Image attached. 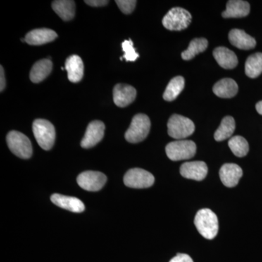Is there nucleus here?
I'll return each instance as SVG.
<instances>
[{
	"mask_svg": "<svg viewBox=\"0 0 262 262\" xmlns=\"http://www.w3.org/2000/svg\"><path fill=\"white\" fill-rule=\"evenodd\" d=\"M194 225L198 232L205 238L213 239L218 234V218L211 210L208 208L200 210L196 213Z\"/></svg>",
	"mask_w": 262,
	"mask_h": 262,
	"instance_id": "f257e3e1",
	"label": "nucleus"
},
{
	"mask_svg": "<svg viewBox=\"0 0 262 262\" xmlns=\"http://www.w3.org/2000/svg\"><path fill=\"white\" fill-rule=\"evenodd\" d=\"M33 133L38 144L44 150H51L56 140V130L51 122L37 119L33 122Z\"/></svg>",
	"mask_w": 262,
	"mask_h": 262,
	"instance_id": "f03ea898",
	"label": "nucleus"
},
{
	"mask_svg": "<svg viewBox=\"0 0 262 262\" xmlns=\"http://www.w3.org/2000/svg\"><path fill=\"white\" fill-rule=\"evenodd\" d=\"M150 127L149 117L144 114H138L133 118L130 127L125 133V139L132 144L141 142L149 135Z\"/></svg>",
	"mask_w": 262,
	"mask_h": 262,
	"instance_id": "7ed1b4c3",
	"label": "nucleus"
},
{
	"mask_svg": "<svg viewBox=\"0 0 262 262\" xmlns=\"http://www.w3.org/2000/svg\"><path fill=\"white\" fill-rule=\"evenodd\" d=\"M7 143L10 151L18 158L29 159L32 157V143L29 138L21 133L10 131L7 136Z\"/></svg>",
	"mask_w": 262,
	"mask_h": 262,
	"instance_id": "20e7f679",
	"label": "nucleus"
},
{
	"mask_svg": "<svg viewBox=\"0 0 262 262\" xmlns=\"http://www.w3.org/2000/svg\"><path fill=\"white\" fill-rule=\"evenodd\" d=\"M194 124L187 117L179 115H173L168 122V135L173 139L182 140L189 137L194 133Z\"/></svg>",
	"mask_w": 262,
	"mask_h": 262,
	"instance_id": "39448f33",
	"label": "nucleus"
},
{
	"mask_svg": "<svg viewBox=\"0 0 262 262\" xmlns=\"http://www.w3.org/2000/svg\"><path fill=\"white\" fill-rule=\"evenodd\" d=\"M196 151V144L189 140L173 141L165 147L167 156L173 161L191 159L195 155Z\"/></svg>",
	"mask_w": 262,
	"mask_h": 262,
	"instance_id": "423d86ee",
	"label": "nucleus"
},
{
	"mask_svg": "<svg viewBox=\"0 0 262 262\" xmlns=\"http://www.w3.org/2000/svg\"><path fill=\"white\" fill-rule=\"evenodd\" d=\"M192 21V15L184 8L170 9L163 19V25L170 31H182L187 29Z\"/></svg>",
	"mask_w": 262,
	"mask_h": 262,
	"instance_id": "0eeeda50",
	"label": "nucleus"
},
{
	"mask_svg": "<svg viewBox=\"0 0 262 262\" xmlns=\"http://www.w3.org/2000/svg\"><path fill=\"white\" fill-rule=\"evenodd\" d=\"M124 183L128 187L144 189L151 187L154 184L155 177L144 169L133 168L125 173Z\"/></svg>",
	"mask_w": 262,
	"mask_h": 262,
	"instance_id": "6e6552de",
	"label": "nucleus"
},
{
	"mask_svg": "<svg viewBox=\"0 0 262 262\" xmlns=\"http://www.w3.org/2000/svg\"><path fill=\"white\" fill-rule=\"evenodd\" d=\"M106 179L104 174L98 171L82 172L77 177V184L84 190L90 192H97L102 189L106 184Z\"/></svg>",
	"mask_w": 262,
	"mask_h": 262,
	"instance_id": "1a4fd4ad",
	"label": "nucleus"
},
{
	"mask_svg": "<svg viewBox=\"0 0 262 262\" xmlns=\"http://www.w3.org/2000/svg\"><path fill=\"white\" fill-rule=\"evenodd\" d=\"M105 125L103 122L95 120L89 124L82 141L81 146L84 149H89L98 144L104 135Z\"/></svg>",
	"mask_w": 262,
	"mask_h": 262,
	"instance_id": "9d476101",
	"label": "nucleus"
},
{
	"mask_svg": "<svg viewBox=\"0 0 262 262\" xmlns=\"http://www.w3.org/2000/svg\"><path fill=\"white\" fill-rule=\"evenodd\" d=\"M208 168L203 161L187 162L182 164L180 173L183 177L195 181H202L206 178Z\"/></svg>",
	"mask_w": 262,
	"mask_h": 262,
	"instance_id": "9b49d317",
	"label": "nucleus"
},
{
	"mask_svg": "<svg viewBox=\"0 0 262 262\" xmlns=\"http://www.w3.org/2000/svg\"><path fill=\"white\" fill-rule=\"evenodd\" d=\"M136 89L129 84H117L114 88V102L119 107H125L134 102L136 97Z\"/></svg>",
	"mask_w": 262,
	"mask_h": 262,
	"instance_id": "f8f14e48",
	"label": "nucleus"
},
{
	"mask_svg": "<svg viewBox=\"0 0 262 262\" xmlns=\"http://www.w3.org/2000/svg\"><path fill=\"white\" fill-rule=\"evenodd\" d=\"M243 170L239 165L234 163H227L222 165L220 170L221 181L227 187H234L237 185L243 177Z\"/></svg>",
	"mask_w": 262,
	"mask_h": 262,
	"instance_id": "ddd939ff",
	"label": "nucleus"
},
{
	"mask_svg": "<svg viewBox=\"0 0 262 262\" xmlns=\"http://www.w3.org/2000/svg\"><path fill=\"white\" fill-rule=\"evenodd\" d=\"M51 199L52 203H54L56 206L74 213H81L84 211L85 208L84 203L78 198L74 196L53 194Z\"/></svg>",
	"mask_w": 262,
	"mask_h": 262,
	"instance_id": "4468645a",
	"label": "nucleus"
},
{
	"mask_svg": "<svg viewBox=\"0 0 262 262\" xmlns=\"http://www.w3.org/2000/svg\"><path fill=\"white\" fill-rule=\"evenodd\" d=\"M58 37L56 32L49 29H37L31 31L26 36V42L31 46H42L53 42Z\"/></svg>",
	"mask_w": 262,
	"mask_h": 262,
	"instance_id": "2eb2a0df",
	"label": "nucleus"
},
{
	"mask_svg": "<svg viewBox=\"0 0 262 262\" xmlns=\"http://www.w3.org/2000/svg\"><path fill=\"white\" fill-rule=\"evenodd\" d=\"M229 39L232 46L241 50H251L256 47V42L254 38L241 29L231 30L229 34Z\"/></svg>",
	"mask_w": 262,
	"mask_h": 262,
	"instance_id": "dca6fc26",
	"label": "nucleus"
},
{
	"mask_svg": "<svg viewBox=\"0 0 262 262\" xmlns=\"http://www.w3.org/2000/svg\"><path fill=\"white\" fill-rule=\"evenodd\" d=\"M213 57L220 67L226 70H231L237 67L238 59L235 53L228 48L219 47L213 53Z\"/></svg>",
	"mask_w": 262,
	"mask_h": 262,
	"instance_id": "f3484780",
	"label": "nucleus"
},
{
	"mask_svg": "<svg viewBox=\"0 0 262 262\" xmlns=\"http://www.w3.org/2000/svg\"><path fill=\"white\" fill-rule=\"evenodd\" d=\"M65 67L71 82L75 83L82 80L84 75V64L80 57L77 55L69 57L66 61Z\"/></svg>",
	"mask_w": 262,
	"mask_h": 262,
	"instance_id": "a211bd4d",
	"label": "nucleus"
},
{
	"mask_svg": "<svg viewBox=\"0 0 262 262\" xmlns=\"http://www.w3.org/2000/svg\"><path fill=\"white\" fill-rule=\"evenodd\" d=\"M250 13V5L248 2L242 0H231L227 4V9L222 13L225 18H243Z\"/></svg>",
	"mask_w": 262,
	"mask_h": 262,
	"instance_id": "6ab92c4d",
	"label": "nucleus"
},
{
	"mask_svg": "<svg viewBox=\"0 0 262 262\" xmlns=\"http://www.w3.org/2000/svg\"><path fill=\"white\" fill-rule=\"evenodd\" d=\"M213 91L218 97L230 98L234 97L238 92V85L232 79H222L215 84Z\"/></svg>",
	"mask_w": 262,
	"mask_h": 262,
	"instance_id": "aec40b11",
	"label": "nucleus"
},
{
	"mask_svg": "<svg viewBox=\"0 0 262 262\" xmlns=\"http://www.w3.org/2000/svg\"><path fill=\"white\" fill-rule=\"evenodd\" d=\"M53 63L51 60L42 59L33 66L30 72V80L34 83H39L51 74Z\"/></svg>",
	"mask_w": 262,
	"mask_h": 262,
	"instance_id": "412c9836",
	"label": "nucleus"
},
{
	"mask_svg": "<svg viewBox=\"0 0 262 262\" xmlns=\"http://www.w3.org/2000/svg\"><path fill=\"white\" fill-rule=\"evenodd\" d=\"M52 8L63 20H70L75 17V3L70 0H57L52 3Z\"/></svg>",
	"mask_w": 262,
	"mask_h": 262,
	"instance_id": "4be33fe9",
	"label": "nucleus"
},
{
	"mask_svg": "<svg viewBox=\"0 0 262 262\" xmlns=\"http://www.w3.org/2000/svg\"><path fill=\"white\" fill-rule=\"evenodd\" d=\"M246 75L250 78H256L262 73V53H256L247 58L245 65Z\"/></svg>",
	"mask_w": 262,
	"mask_h": 262,
	"instance_id": "5701e85b",
	"label": "nucleus"
},
{
	"mask_svg": "<svg viewBox=\"0 0 262 262\" xmlns=\"http://www.w3.org/2000/svg\"><path fill=\"white\" fill-rule=\"evenodd\" d=\"M184 84H185V81L184 77L181 76L174 77L170 81L164 92V99L167 101H174L184 89V85H185Z\"/></svg>",
	"mask_w": 262,
	"mask_h": 262,
	"instance_id": "b1692460",
	"label": "nucleus"
},
{
	"mask_svg": "<svg viewBox=\"0 0 262 262\" xmlns=\"http://www.w3.org/2000/svg\"><path fill=\"white\" fill-rule=\"evenodd\" d=\"M208 42L205 38H196L189 43V47L182 53L183 59L185 61L192 59L196 55L203 53L208 48Z\"/></svg>",
	"mask_w": 262,
	"mask_h": 262,
	"instance_id": "393cba45",
	"label": "nucleus"
},
{
	"mask_svg": "<svg viewBox=\"0 0 262 262\" xmlns=\"http://www.w3.org/2000/svg\"><path fill=\"white\" fill-rule=\"evenodd\" d=\"M235 130V122L233 117L231 116L225 117L221 122L220 126L215 131L214 139L217 141L226 140L233 134Z\"/></svg>",
	"mask_w": 262,
	"mask_h": 262,
	"instance_id": "a878e982",
	"label": "nucleus"
},
{
	"mask_svg": "<svg viewBox=\"0 0 262 262\" xmlns=\"http://www.w3.org/2000/svg\"><path fill=\"white\" fill-rule=\"evenodd\" d=\"M229 146L235 156L243 158L249 151L248 141L242 136H237L231 138L229 141Z\"/></svg>",
	"mask_w": 262,
	"mask_h": 262,
	"instance_id": "bb28decb",
	"label": "nucleus"
},
{
	"mask_svg": "<svg viewBox=\"0 0 262 262\" xmlns=\"http://www.w3.org/2000/svg\"><path fill=\"white\" fill-rule=\"evenodd\" d=\"M122 51H124L123 58L127 61H135L139 57V53H136L134 48V42L131 39L125 40L122 44Z\"/></svg>",
	"mask_w": 262,
	"mask_h": 262,
	"instance_id": "cd10ccee",
	"label": "nucleus"
},
{
	"mask_svg": "<svg viewBox=\"0 0 262 262\" xmlns=\"http://www.w3.org/2000/svg\"><path fill=\"white\" fill-rule=\"evenodd\" d=\"M115 3L122 13L130 14L135 9L137 2L135 0H116Z\"/></svg>",
	"mask_w": 262,
	"mask_h": 262,
	"instance_id": "c85d7f7f",
	"label": "nucleus"
},
{
	"mask_svg": "<svg viewBox=\"0 0 262 262\" xmlns=\"http://www.w3.org/2000/svg\"><path fill=\"white\" fill-rule=\"evenodd\" d=\"M170 262H194L189 255L185 253H179L175 257L172 258Z\"/></svg>",
	"mask_w": 262,
	"mask_h": 262,
	"instance_id": "c756f323",
	"label": "nucleus"
},
{
	"mask_svg": "<svg viewBox=\"0 0 262 262\" xmlns=\"http://www.w3.org/2000/svg\"><path fill=\"white\" fill-rule=\"evenodd\" d=\"M84 3L90 6L101 7L107 5L108 1H106V0H86Z\"/></svg>",
	"mask_w": 262,
	"mask_h": 262,
	"instance_id": "7c9ffc66",
	"label": "nucleus"
},
{
	"mask_svg": "<svg viewBox=\"0 0 262 262\" xmlns=\"http://www.w3.org/2000/svg\"><path fill=\"white\" fill-rule=\"evenodd\" d=\"M5 84H6V81H5L4 70L1 66V68H0V90H1V92H3V90L5 89Z\"/></svg>",
	"mask_w": 262,
	"mask_h": 262,
	"instance_id": "2f4dec72",
	"label": "nucleus"
},
{
	"mask_svg": "<svg viewBox=\"0 0 262 262\" xmlns=\"http://www.w3.org/2000/svg\"><path fill=\"white\" fill-rule=\"evenodd\" d=\"M256 108L257 110L258 113L262 115V101L256 103Z\"/></svg>",
	"mask_w": 262,
	"mask_h": 262,
	"instance_id": "473e14b6",
	"label": "nucleus"
}]
</instances>
